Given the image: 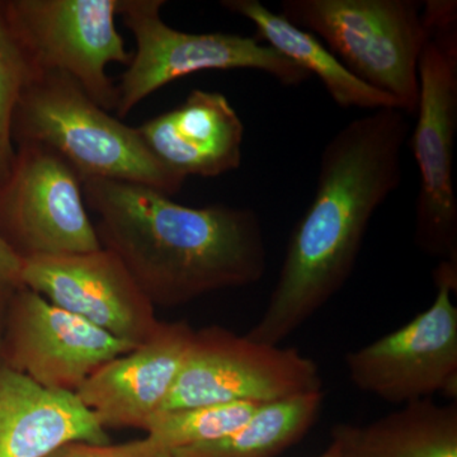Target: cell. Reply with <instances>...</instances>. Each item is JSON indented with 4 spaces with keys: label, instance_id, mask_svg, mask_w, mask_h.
<instances>
[{
    "label": "cell",
    "instance_id": "obj_24",
    "mask_svg": "<svg viewBox=\"0 0 457 457\" xmlns=\"http://www.w3.org/2000/svg\"><path fill=\"white\" fill-rule=\"evenodd\" d=\"M318 457H339V456H338V453H337L335 447H333L332 445H329V446H328V449L326 451H324V453H321V455H319Z\"/></svg>",
    "mask_w": 457,
    "mask_h": 457
},
{
    "label": "cell",
    "instance_id": "obj_9",
    "mask_svg": "<svg viewBox=\"0 0 457 457\" xmlns=\"http://www.w3.org/2000/svg\"><path fill=\"white\" fill-rule=\"evenodd\" d=\"M82 187L77 171L53 150L18 145L0 185V234L23 261L98 251Z\"/></svg>",
    "mask_w": 457,
    "mask_h": 457
},
{
    "label": "cell",
    "instance_id": "obj_4",
    "mask_svg": "<svg viewBox=\"0 0 457 457\" xmlns=\"http://www.w3.org/2000/svg\"><path fill=\"white\" fill-rule=\"evenodd\" d=\"M282 16L323 40L369 86L416 114L418 64L428 32L414 0H284Z\"/></svg>",
    "mask_w": 457,
    "mask_h": 457
},
{
    "label": "cell",
    "instance_id": "obj_1",
    "mask_svg": "<svg viewBox=\"0 0 457 457\" xmlns=\"http://www.w3.org/2000/svg\"><path fill=\"white\" fill-rule=\"evenodd\" d=\"M407 117L399 108L371 111L328 141L314 196L295 225L278 282L248 338L279 345L351 278L370 222L402 182Z\"/></svg>",
    "mask_w": 457,
    "mask_h": 457
},
{
    "label": "cell",
    "instance_id": "obj_3",
    "mask_svg": "<svg viewBox=\"0 0 457 457\" xmlns=\"http://www.w3.org/2000/svg\"><path fill=\"white\" fill-rule=\"evenodd\" d=\"M12 139L17 145L36 144L53 150L83 182L137 183L171 196L186 180L150 153L137 128L108 114L79 84L59 71H41L22 93Z\"/></svg>",
    "mask_w": 457,
    "mask_h": 457
},
{
    "label": "cell",
    "instance_id": "obj_5",
    "mask_svg": "<svg viewBox=\"0 0 457 457\" xmlns=\"http://www.w3.org/2000/svg\"><path fill=\"white\" fill-rule=\"evenodd\" d=\"M163 0H120L119 16L130 29L137 51L117 88L116 112L128 116L143 99L183 77L204 71L249 69L286 87L305 83L311 75L257 36L189 33L163 22Z\"/></svg>",
    "mask_w": 457,
    "mask_h": 457
},
{
    "label": "cell",
    "instance_id": "obj_15",
    "mask_svg": "<svg viewBox=\"0 0 457 457\" xmlns=\"http://www.w3.org/2000/svg\"><path fill=\"white\" fill-rule=\"evenodd\" d=\"M71 442L106 445L110 437L77 394L0 362V457H46Z\"/></svg>",
    "mask_w": 457,
    "mask_h": 457
},
{
    "label": "cell",
    "instance_id": "obj_13",
    "mask_svg": "<svg viewBox=\"0 0 457 457\" xmlns=\"http://www.w3.org/2000/svg\"><path fill=\"white\" fill-rule=\"evenodd\" d=\"M195 329L186 320L159 321L145 342L108 361L77 390L104 429H145L163 408Z\"/></svg>",
    "mask_w": 457,
    "mask_h": 457
},
{
    "label": "cell",
    "instance_id": "obj_2",
    "mask_svg": "<svg viewBox=\"0 0 457 457\" xmlns=\"http://www.w3.org/2000/svg\"><path fill=\"white\" fill-rule=\"evenodd\" d=\"M82 189L102 248L121 261L155 308L258 284L266 273L263 228L249 207L183 206L120 180L87 179Z\"/></svg>",
    "mask_w": 457,
    "mask_h": 457
},
{
    "label": "cell",
    "instance_id": "obj_16",
    "mask_svg": "<svg viewBox=\"0 0 457 457\" xmlns=\"http://www.w3.org/2000/svg\"><path fill=\"white\" fill-rule=\"evenodd\" d=\"M330 437L339 457H457V403H408L368 425L339 423Z\"/></svg>",
    "mask_w": 457,
    "mask_h": 457
},
{
    "label": "cell",
    "instance_id": "obj_10",
    "mask_svg": "<svg viewBox=\"0 0 457 457\" xmlns=\"http://www.w3.org/2000/svg\"><path fill=\"white\" fill-rule=\"evenodd\" d=\"M120 0H8L9 22L41 71H59L104 111L116 110L111 62L129 65L114 18Z\"/></svg>",
    "mask_w": 457,
    "mask_h": 457
},
{
    "label": "cell",
    "instance_id": "obj_18",
    "mask_svg": "<svg viewBox=\"0 0 457 457\" xmlns=\"http://www.w3.org/2000/svg\"><path fill=\"white\" fill-rule=\"evenodd\" d=\"M323 403V390L264 403L236 432L173 451V456L278 457L314 426Z\"/></svg>",
    "mask_w": 457,
    "mask_h": 457
},
{
    "label": "cell",
    "instance_id": "obj_11",
    "mask_svg": "<svg viewBox=\"0 0 457 457\" xmlns=\"http://www.w3.org/2000/svg\"><path fill=\"white\" fill-rule=\"evenodd\" d=\"M135 347L20 286L5 311L0 362L42 386L77 393L101 366Z\"/></svg>",
    "mask_w": 457,
    "mask_h": 457
},
{
    "label": "cell",
    "instance_id": "obj_12",
    "mask_svg": "<svg viewBox=\"0 0 457 457\" xmlns=\"http://www.w3.org/2000/svg\"><path fill=\"white\" fill-rule=\"evenodd\" d=\"M21 284L130 345L145 342L161 321L121 261L104 248L25 260Z\"/></svg>",
    "mask_w": 457,
    "mask_h": 457
},
{
    "label": "cell",
    "instance_id": "obj_23",
    "mask_svg": "<svg viewBox=\"0 0 457 457\" xmlns=\"http://www.w3.org/2000/svg\"><path fill=\"white\" fill-rule=\"evenodd\" d=\"M14 288L16 287L0 286V347H2L3 326H4L5 311H7L9 297H11L12 291H13Z\"/></svg>",
    "mask_w": 457,
    "mask_h": 457
},
{
    "label": "cell",
    "instance_id": "obj_22",
    "mask_svg": "<svg viewBox=\"0 0 457 457\" xmlns=\"http://www.w3.org/2000/svg\"><path fill=\"white\" fill-rule=\"evenodd\" d=\"M23 260L0 234V286L20 287Z\"/></svg>",
    "mask_w": 457,
    "mask_h": 457
},
{
    "label": "cell",
    "instance_id": "obj_19",
    "mask_svg": "<svg viewBox=\"0 0 457 457\" xmlns=\"http://www.w3.org/2000/svg\"><path fill=\"white\" fill-rule=\"evenodd\" d=\"M261 404L252 402L159 411L147 420L146 437L171 451L220 440L240 428Z\"/></svg>",
    "mask_w": 457,
    "mask_h": 457
},
{
    "label": "cell",
    "instance_id": "obj_21",
    "mask_svg": "<svg viewBox=\"0 0 457 457\" xmlns=\"http://www.w3.org/2000/svg\"><path fill=\"white\" fill-rule=\"evenodd\" d=\"M46 457H174L171 451L158 446L145 437L120 445H95L71 442Z\"/></svg>",
    "mask_w": 457,
    "mask_h": 457
},
{
    "label": "cell",
    "instance_id": "obj_7",
    "mask_svg": "<svg viewBox=\"0 0 457 457\" xmlns=\"http://www.w3.org/2000/svg\"><path fill=\"white\" fill-rule=\"evenodd\" d=\"M437 294L427 311L389 335L352 351L345 366L352 384L394 405L457 396V264L440 262Z\"/></svg>",
    "mask_w": 457,
    "mask_h": 457
},
{
    "label": "cell",
    "instance_id": "obj_20",
    "mask_svg": "<svg viewBox=\"0 0 457 457\" xmlns=\"http://www.w3.org/2000/svg\"><path fill=\"white\" fill-rule=\"evenodd\" d=\"M41 73L9 22L0 2V185L8 179L16 159L12 121L21 96Z\"/></svg>",
    "mask_w": 457,
    "mask_h": 457
},
{
    "label": "cell",
    "instance_id": "obj_17",
    "mask_svg": "<svg viewBox=\"0 0 457 457\" xmlns=\"http://www.w3.org/2000/svg\"><path fill=\"white\" fill-rule=\"evenodd\" d=\"M221 5L253 23L255 36L262 42L287 57L311 77H318L339 107L361 108L370 112L380 108H399L390 96L348 71L317 36L295 26L258 0H224Z\"/></svg>",
    "mask_w": 457,
    "mask_h": 457
},
{
    "label": "cell",
    "instance_id": "obj_14",
    "mask_svg": "<svg viewBox=\"0 0 457 457\" xmlns=\"http://www.w3.org/2000/svg\"><path fill=\"white\" fill-rule=\"evenodd\" d=\"M137 131L150 153L183 179H215L242 164L245 125L219 92L192 90L183 104Z\"/></svg>",
    "mask_w": 457,
    "mask_h": 457
},
{
    "label": "cell",
    "instance_id": "obj_6",
    "mask_svg": "<svg viewBox=\"0 0 457 457\" xmlns=\"http://www.w3.org/2000/svg\"><path fill=\"white\" fill-rule=\"evenodd\" d=\"M418 83L417 121L408 137L420 171L414 237L426 254L457 264L456 25L428 32L418 64Z\"/></svg>",
    "mask_w": 457,
    "mask_h": 457
},
{
    "label": "cell",
    "instance_id": "obj_8",
    "mask_svg": "<svg viewBox=\"0 0 457 457\" xmlns=\"http://www.w3.org/2000/svg\"><path fill=\"white\" fill-rule=\"evenodd\" d=\"M321 390L318 366L295 348L210 326L195 330L161 411L236 402L264 404Z\"/></svg>",
    "mask_w": 457,
    "mask_h": 457
}]
</instances>
